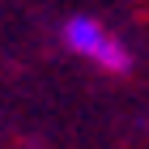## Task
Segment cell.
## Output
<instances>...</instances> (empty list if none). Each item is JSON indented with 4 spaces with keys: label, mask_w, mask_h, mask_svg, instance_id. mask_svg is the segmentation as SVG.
<instances>
[{
    "label": "cell",
    "mask_w": 149,
    "mask_h": 149,
    "mask_svg": "<svg viewBox=\"0 0 149 149\" xmlns=\"http://www.w3.org/2000/svg\"><path fill=\"white\" fill-rule=\"evenodd\" d=\"M64 43H68L77 56H90L94 64H102L107 72H128L132 68L128 47L115 34H107L94 17H68V22H64Z\"/></svg>",
    "instance_id": "1"
}]
</instances>
